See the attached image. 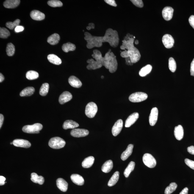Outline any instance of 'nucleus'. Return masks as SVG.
<instances>
[{
	"label": "nucleus",
	"mask_w": 194,
	"mask_h": 194,
	"mask_svg": "<svg viewBox=\"0 0 194 194\" xmlns=\"http://www.w3.org/2000/svg\"><path fill=\"white\" fill-rule=\"evenodd\" d=\"M49 86L48 84L45 83L42 84L40 89L39 93L42 96H45L48 93Z\"/></svg>",
	"instance_id": "58836bf2"
},
{
	"label": "nucleus",
	"mask_w": 194,
	"mask_h": 194,
	"mask_svg": "<svg viewBox=\"0 0 194 194\" xmlns=\"http://www.w3.org/2000/svg\"><path fill=\"white\" fill-rule=\"evenodd\" d=\"M162 42L166 48L170 49L173 47L174 43L173 37L169 34H165L162 38Z\"/></svg>",
	"instance_id": "9d476101"
},
{
	"label": "nucleus",
	"mask_w": 194,
	"mask_h": 194,
	"mask_svg": "<svg viewBox=\"0 0 194 194\" xmlns=\"http://www.w3.org/2000/svg\"><path fill=\"white\" fill-rule=\"evenodd\" d=\"M89 27L91 29H94L95 25L93 23H90L89 24Z\"/></svg>",
	"instance_id": "13d9d810"
},
{
	"label": "nucleus",
	"mask_w": 194,
	"mask_h": 194,
	"mask_svg": "<svg viewBox=\"0 0 194 194\" xmlns=\"http://www.w3.org/2000/svg\"><path fill=\"white\" fill-rule=\"evenodd\" d=\"M4 117L2 114L0 115V128H1L4 123Z\"/></svg>",
	"instance_id": "5fc2aeb1"
},
{
	"label": "nucleus",
	"mask_w": 194,
	"mask_h": 194,
	"mask_svg": "<svg viewBox=\"0 0 194 194\" xmlns=\"http://www.w3.org/2000/svg\"><path fill=\"white\" fill-rule=\"evenodd\" d=\"M101 78L102 79H103L104 78V77L103 76H102Z\"/></svg>",
	"instance_id": "052dcab7"
},
{
	"label": "nucleus",
	"mask_w": 194,
	"mask_h": 194,
	"mask_svg": "<svg viewBox=\"0 0 194 194\" xmlns=\"http://www.w3.org/2000/svg\"><path fill=\"white\" fill-rule=\"evenodd\" d=\"M148 98V95L146 93L143 92H136L133 93L129 96L130 101L133 103H139L145 101Z\"/></svg>",
	"instance_id": "6e6552de"
},
{
	"label": "nucleus",
	"mask_w": 194,
	"mask_h": 194,
	"mask_svg": "<svg viewBox=\"0 0 194 194\" xmlns=\"http://www.w3.org/2000/svg\"><path fill=\"white\" fill-rule=\"evenodd\" d=\"M68 82L72 86L75 88H80L82 86V83L81 81L75 76L70 77L68 79Z\"/></svg>",
	"instance_id": "aec40b11"
},
{
	"label": "nucleus",
	"mask_w": 194,
	"mask_h": 194,
	"mask_svg": "<svg viewBox=\"0 0 194 194\" xmlns=\"http://www.w3.org/2000/svg\"><path fill=\"white\" fill-rule=\"evenodd\" d=\"M152 70V66L151 65H148L142 68L139 72V75L143 77L149 74Z\"/></svg>",
	"instance_id": "72a5a7b5"
},
{
	"label": "nucleus",
	"mask_w": 194,
	"mask_h": 194,
	"mask_svg": "<svg viewBox=\"0 0 194 194\" xmlns=\"http://www.w3.org/2000/svg\"><path fill=\"white\" fill-rule=\"evenodd\" d=\"M95 158L93 156H90L86 158L82 162V166L85 168H90L94 162Z\"/></svg>",
	"instance_id": "cd10ccee"
},
{
	"label": "nucleus",
	"mask_w": 194,
	"mask_h": 194,
	"mask_svg": "<svg viewBox=\"0 0 194 194\" xmlns=\"http://www.w3.org/2000/svg\"><path fill=\"white\" fill-rule=\"evenodd\" d=\"M134 148V145L129 144L128 145L127 148L122 154L121 159L123 161H125L132 154Z\"/></svg>",
	"instance_id": "b1692460"
},
{
	"label": "nucleus",
	"mask_w": 194,
	"mask_h": 194,
	"mask_svg": "<svg viewBox=\"0 0 194 194\" xmlns=\"http://www.w3.org/2000/svg\"><path fill=\"white\" fill-rule=\"evenodd\" d=\"M20 0H7L4 3V6L6 8H14L20 4Z\"/></svg>",
	"instance_id": "4be33fe9"
},
{
	"label": "nucleus",
	"mask_w": 194,
	"mask_h": 194,
	"mask_svg": "<svg viewBox=\"0 0 194 194\" xmlns=\"http://www.w3.org/2000/svg\"><path fill=\"white\" fill-rule=\"evenodd\" d=\"M139 43L138 41V40H136L135 41V44H136L137 45Z\"/></svg>",
	"instance_id": "bf43d9fd"
},
{
	"label": "nucleus",
	"mask_w": 194,
	"mask_h": 194,
	"mask_svg": "<svg viewBox=\"0 0 194 194\" xmlns=\"http://www.w3.org/2000/svg\"><path fill=\"white\" fill-rule=\"evenodd\" d=\"M13 143L15 146L21 148H28L31 146V144L29 141L23 139H15L13 141Z\"/></svg>",
	"instance_id": "dca6fc26"
},
{
	"label": "nucleus",
	"mask_w": 194,
	"mask_h": 194,
	"mask_svg": "<svg viewBox=\"0 0 194 194\" xmlns=\"http://www.w3.org/2000/svg\"><path fill=\"white\" fill-rule=\"evenodd\" d=\"M188 189L187 187H186L183 189L179 194H188Z\"/></svg>",
	"instance_id": "6e6d98bb"
},
{
	"label": "nucleus",
	"mask_w": 194,
	"mask_h": 194,
	"mask_svg": "<svg viewBox=\"0 0 194 194\" xmlns=\"http://www.w3.org/2000/svg\"><path fill=\"white\" fill-rule=\"evenodd\" d=\"M30 16L33 20L36 21H41L44 19L45 15L39 11L34 10L31 12Z\"/></svg>",
	"instance_id": "a211bd4d"
},
{
	"label": "nucleus",
	"mask_w": 194,
	"mask_h": 194,
	"mask_svg": "<svg viewBox=\"0 0 194 194\" xmlns=\"http://www.w3.org/2000/svg\"><path fill=\"white\" fill-rule=\"evenodd\" d=\"M134 5L140 8L143 7V4L142 0H132L131 1Z\"/></svg>",
	"instance_id": "a18cd8bd"
},
{
	"label": "nucleus",
	"mask_w": 194,
	"mask_h": 194,
	"mask_svg": "<svg viewBox=\"0 0 194 194\" xmlns=\"http://www.w3.org/2000/svg\"><path fill=\"white\" fill-rule=\"evenodd\" d=\"M103 38L104 43L108 42L111 46L113 48H116L118 46L119 43L118 32L112 29H108L106 30Z\"/></svg>",
	"instance_id": "7ed1b4c3"
},
{
	"label": "nucleus",
	"mask_w": 194,
	"mask_h": 194,
	"mask_svg": "<svg viewBox=\"0 0 194 194\" xmlns=\"http://www.w3.org/2000/svg\"><path fill=\"white\" fill-rule=\"evenodd\" d=\"M98 112V106L95 103L90 102L86 106L85 115L89 118H93Z\"/></svg>",
	"instance_id": "0eeeda50"
},
{
	"label": "nucleus",
	"mask_w": 194,
	"mask_h": 194,
	"mask_svg": "<svg viewBox=\"0 0 194 194\" xmlns=\"http://www.w3.org/2000/svg\"><path fill=\"white\" fill-rule=\"evenodd\" d=\"M113 162L112 160L106 161L102 167L101 170L105 173H108L113 168Z\"/></svg>",
	"instance_id": "c85d7f7f"
},
{
	"label": "nucleus",
	"mask_w": 194,
	"mask_h": 194,
	"mask_svg": "<svg viewBox=\"0 0 194 194\" xmlns=\"http://www.w3.org/2000/svg\"><path fill=\"white\" fill-rule=\"evenodd\" d=\"M43 125L40 123L34 124L32 125H26L22 128L23 132L28 134H39L43 128Z\"/></svg>",
	"instance_id": "423d86ee"
},
{
	"label": "nucleus",
	"mask_w": 194,
	"mask_h": 194,
	"mask_svg": "<svg viewBox=\"0 0 194 194\" xmlns=\"http://www.w3.org/2000/svg\"><path fill=\"white\" fill-rule=\"evenodd\" d=\"M158 117V110L157 108L155 107L151 109L149 117V122L150 126H154L157 122Z\"/></svg>",
	"instance_id": "9b49d317"
},
{
	"label": "nucleus",
	"mask_w": 194,
	"mask_h": 194,
	"mask_svg": "<svg viewBox=\"0 0 194 194\" xmlns=\"http://www.w3.org/2000/svg\"><path fill=\"white\" fill-rule=\"evenodd\" d=\"M6 178L4 177L1 176H0V185H4L6 182L5 181H6Z\"/></svg>",
	"instance_id": "864d4df0"
},
{
	"label": "nucleus",
	"mask_w": 194,
	"mask_h": 194,
	"mask_svg": "<svg viewBox=\"0 0 194 194\" xmlns=\"http://www.w3.org/2000/svg\"><path fill=\"white\" fill-rule=\"evenodd\" d=\"M132 35L128 34L124 37L120 48L125 51L121 52L120 56L123 58L129 57L131 62L135 63L140 60L141 56L138 50L134 46V39Z\"/></svg>",
	"instance_id": "f257e3e1"
},
{
	"label": "nucleus",
	"mask_w": 194,
	"mask_h": 194,
	"mask_svg": "<svg viewBox=\"0 0 194 194\" xmlns=\"http://www.w3.org/2000/svg\"><path fill=\"white\" fill-rule=\"evenodd\" d=\"M185 162L186 165L190 168L194 170V161L190 160L188 159H185Z\"/></svg>",
	"instance_id": "49530a36"
},
{
	"label": "nucleus",
	"mask_w": 194,
	"mask_h": 194,
	"mask_svg": "<svg viewBox=\"0 0 194 194\" xmlns=\"http://www.w3.org/2000/svg\"><path fill=\"white\" fill-rule=\"evenodd\" d=\"M71 179L75 184L79 186L83 185L84 179L82 177L78 174H73L71 176Z\"/></svg>",
	"instance_id": "5701e85b"
},
{
	"label": "nucleus",
	"mask_w": 194,
	"mask_h": 194,
	"mask_svg": "<svg viewBox=\"0 0 194 194\" xmlns=\"http://www.w3.org/2000/svg\"><path fill=\"white\" fill-rule=\"evenodd\" d=\"M135 165V163L134 162L132 161L130 162L124 172V174L125 177L128 178L131 172L134 170Z\"/></svg>",
	"instance_id": "f704fd0d"
},
{
	"label": "nucleus",
	"mask_w": 194,
	"mask_h": 194,
	"mask_svg": "<svg viewBox=\"0 0 194 194\" xmlns=\"http://www.w3.org/2000/svg\"><path fill=\"white\" fill-rule=\"evenodd\" d=\"M10 35V33L7 29L4 27L0 28V37L3 39L7 38Z\"/></svg>",
	"instance_id": "37998d69"
},
{
	"label": "nucleus",
	"mask_w": 194,
	"mask_h": 194,
	"mask_svg": "<svg viewBox=\"0 0 194 194\" xmlns=\"http://www.w3.org/2000/svg\"><path fill=\"white\" fill-rule=\"evenodd\" d=\"M174 134L175 137L178 140H181L183 138L184 136V129L181 125H178L175 127Z\"/></svg>",
	"instance_id": "412c9836"
},
{
	"label": "nucleus",
	"mask_w": 194,
	"mask_h": 194,
	"mask_svg": "<svg viewBox=\"0 0 194 194\" xmlns=\"http://www.w3.org/2000/svg\"><path fill=\"white\" fill-rule=\"evenodd\" d=\"M35 91V89L33 87H26L21 92L20 96L21 97L30 96L33 94Z\"/></svg>",
	"instance_id": "2f4dec72"
},
{
	"label": "nucleus",
	"mask_w": 194,
	"mask_h": 194,
	"mask_svg": "<svg viewBox=\"0 0 194 194\" xmlns=\"http://www.w3.org/2000/svg\"><path fill=\"white\" fill-rule=\"evenodd\" d=\"M4 75L1 73L0 74V82H2L4 80Z\"/></svg>",
	"instance_id": "4d7b16f0"
},
{
	"label": "nucleus",
	"mask_w": 194,
	"mask_h": 194,
	"mask_svg": "<svg viewBox=\"0 0 194 194\" xmlns=\"http://www.w3.org/2000/svg\"><path fill=\"white\" fill-rule=\"evenodd\" d=\"M76 48V47L75 45L70 42L65 44L62 46L63 51L65 53H68L70 51H74Z\"/></svg>",
	"instance_id": "c9c22d12"
},
{
	"label": "nucleus",
	"mask_w": 194,
	"mask_h": 194,
	"mask_svg": "<svg viewBox=\"0 0 194 194\" xmlns=\"http://www.w3.org/2000/svg\"><path fill=\"white\" fill-rule=\"evenodd\" d=\"M105 1L110 6H114V7H117V4H116L115 1L114 0H106V1Z\"/></svg>",
	"instance_id": "de8ad7c7"
},
{
	"label": "nucleus",
	"mask_w": 194,
	"mask_h": 194,
	"mask_svg": "<svg viewBox=\"0 0 194 194\" xmlns=\"http://www.w3.org/2000/svg\"><path fill=\"white\" fill-rule=\"evenodd\" d=\"M123 127V122L122 119H119L116 122L112 129V133L114 136H116L120 134Z\"/></svg>",
	"instance_id": "ddd939ff"
},
{
	"label": "nucleus",
	"mask_w": 194,
	"mask_h": 194,
	"mask_svg": "<svg viewBox=\"0 0 194 194\" xmlns=\"http://www.w3.org/2000/svg\"><path fill=\"white\" fill-rule=\"evenodd\" d=\"M119 177V172L117 171L114 174L108 183V186L112 187L115 185L118 181Z\"/></svg>",
	"instance_id": "473e14b6"
},
{
	"label": "nucleus",
	"mask_w": 194,
	"mask_h": 194,
	"mask_svg": "<svg viewBox=\"0 0 194 194\" xmlns=\"http://www.w3.org/2000/svg\"><path fill=\"white\" fill-rule=\"evenodd\" d=\"M142 159L144 164L148 168H152L155 167L156 160L152 155L146 153L143 155Z\"/></svg>",
	"instance_id": "1a4fd4ad"
},
{
	"label": "nucleus",
	"mask_w": 194,
	"mask_h": 194,
	"mask_svg": "<svg viewBox=\"0 0 194 194\" xmlns=\"http://www.w3.org/2000/svg\"><path fill=\"white\" fill-rule=\"evenodd\" d=\"M31 179L32 182L40 185L43 184L44 182V179L43 176H39L35 173L31 174Z\"/></svg>",
	"instance_id": "bb28decb"
},
{
	"label": "nucleus",
	"mask_w": 194,
	"mask_h": 194,
	"mask_svg": "<svg viewBox=\"0 0 194 194\" xmlns=\"http://www.w3.org/2000/svg\"><path fill=\"white\" fill-rule=\"evenodd\" d=\"M139 115L138 112H134L128 117L125 122V127H129L138 119Z\"/></svg>",
	"instance_id": "4468645a"
},
{
	"label": "nucleus",
	"mask_w": 194,
	"mask_h": 194,
	"mask_svg": "<svg viewBox=\"0 0 194 194\" xmlns=\"http://www.w3.org/2000/svg\"><path fill=\"white\" fill-rule=\"evenodd\" d=\"M47 58L49 61L54 65H59L62 63V60L56 55L53 54L49 55Z\"/></svg>",
	"instance_id": "c756f323"
},
{
	"label": "nucleus",
	"mask_w": 194,
	"mask_h": 194,
	"mask_svg": "<svg viewBox=\"0 0 194 194\" xmlns=\"http://www.w3.org/2000/svg\"><path fill=\"white\" fill-rule=\"evenodd\" d=\"M190 72V75L194 76V58L191 63Z\"/></svg>",
	"instance_id": "09e8293b"
},
{
	"label": "nucleus",
	"mask_w": 194,
	"mask_h": 194,
	"mask_svg": "<svg viewBox=\"0 0 194 194\" xmlns=\"http://www.w3.org/2000/svg\"><path fill=\"white\" fill-rule=\"evenodd\" d=\"M60 39V36L59 35V34L55 33L50 36L48 37L47 42L50 44L55 45L58 43Z\"/></svg>",
	"instance_id": "7c9ffc66"
},
{
	"label": "nucleus",
	"mask_w": 194,
	"mask_h": 194,
	"mask_svg": "<svg viewBox=\"0 0 194 194\" xmlns=\"http://www.w3.org/2000/svg\"><path fill=\"white\" fill-rule=\"evenodd\" d=\"M57 185L58 188L62 192H66L68 188V183L62 178H59L57 180Z\"/></svg>",
	"instance_id": "6ab92c4d"
},
{
	"label": "nucleus",
	"mask_w": 194,
	"mask_h": 194,
	"mask_svg": "<svg viewBox=\"0 0 194 194\" xmlns=\"http://www.w3.org/2000/svg\"><path fill=\"white\" fill-rule=\"evenodd\" d=\"M79 124L73 120H67L64 123L63 128L64 129H73L79 127Z\"/></svg>",
	"instance_id": "a878e982"
},
{
	"label": "nucleus",
	"mask_w": 194,
	"mask_h": 194,
	"mask_svg": "<svg viewBox=\"0 0 194 194\" xmlns=\"http://www.w3.org/2000/svg\"><path fill=\"white\" fill-rule=\"evenodd\" d=\"M177 187V185L176 183H172L169 186L166 188L165 190V194H171L176 190Z\"/></svg>",
	"instance_id": "4c0bfd02"
},
{
	"label": "nucleus",
	"mask_w": 194,
	"mask_h": 194,
	"mask_svg": "<svg viewBox=\"0 0 194 194\" xmlns=\"http://www.w3.org/2000/svg\"><path fill=\"white\" fill-rule=\"evenodd\" d=\"M39 74L37 72L34 71H29L27 72L26 77L29 80H34L39 77Z\"/></svg>",
	"instance_id": "e433bc0d"
},
{
	"label": "nucleus",
	"mask_w": 194,
	"mask_h": 194,
	"mask_svg": "<svg viewBox=\"0 0 194 194\" xmlns=\"http://www.w3.org/2000/svg\"><path fill=\"white\" fill-rule=\"evenodd\" d=\"M48 4L51 7H61L63 6L62 3L58 0H51L48 1Z\"/></svg>",
	"instance_id": "c03bdc74"
},
{
	"label": "nucleus",
	"mask_w": 194,
	"mask_h": 194,
	"mask_svg": "<svg viewBox=\"0 0 194 194\" xmlns=\"http://www.w3.org/2000/svg\"><path fill=\"white\" fill-rule=\"evenodd\" d=\"M84 39L87 42V47L88 49L93 48L94 47H100L102 46L103 38L102 37H96L92 36L88 32L84 33Z\"/></svg>",
	"instance_id": "20e7f679"
},
{
	"label": "nucleus",
	"mask_w": 194,
	"mask_h": 194,
	"mask_svg": "<svg viewBox=\"0 0 194 194\" xmlns=\"http://www.w3.org/2000/svg\"><path fill=\"white\" fill-rule=\"evenodd\" d=\"M169 68L172 72H174L176 68V61L173 58L170 57L169 60Z\"/></svg>",
	"instance_id": "a19ab883"
},
{
	"label": "nucleus",
	"mask_w": 194,
	"mask_h": 194,
	"mask_svg": "<svg viewBox=\"0 0 194 194\" xmlns=\"http://www.w3.org/2000/svg\"><path fill=\"white\" fill-rule=\"evenodd\" d=\"M87 62L88 63L87 68L89 70H96L102 67L98 62L94 60L93 59H88Z\"/></svg>",
	"instance_id": "393cba45"
},
{
	"label": "nucleus",
	"mask_w": 194,
	"mask_h": 194,
	"mask_svg": "<svg viewBox=\"0 0 194 194\" xmlns=\"http://www.w3.org/2000/svg\"><path fill=\"white\" fill-rule=\"evenodd\" d=\"M189 22L190 26L194 29V15H191L189 19Z\"/></svg>",
	"instance_id": "8fccbe9b"
},
{
	"label": "nucleus",
	"mask_w": 194,
	"mask_h": 194,
	"mask_svg": "<svg viewBox=\"0 0 194 194\" xmlns=\"http://www.w3.org/2000/svg\"><path fill=\"white\" fill-rule=\"evenodd\" d=\"M15 46L11 43H9L7 45L6 48V52L8 56H12L15 54Z\"/></svg>",
	"instance_id": "ea45409f"
},
{
	"label": "nucleus",
	"mask_w": 194,
	"mask_h": 194,
	"mask_svg": "<svg viewBox=\"0 0 194 194\" xmlns=\"http://www.w3.org/2000/svg\"><path fill=\"white\" fill-rule=\"evenodd\" d=\"M72 98V95L69 92H64L59 96V103L61 104H63L67 102L71 101Z\"/></svg>",
	"instance_id": "f3484780"
},
{
	"label": "nucleus",
	"mask_w": 194,
	"mask_h": 194,
	"mask_svg": "<svg viewBox=\"0 0 194 194\" xmlns=\"http://www.w3.org/2000/svg\"><path fill=\"white\" fill-rule=\"evenodd\" d=\"M174 9L170 7H166L162 11V15L163 18L167 21L171 20L173 18Z\"/></svg>",
	"instance_id": "2eb2a0df"
},
{
	"label": "nucleus",
	"mask_w": 194,
	"mask_h": 194,
	"mask_svg": "<svg viewBox=\"0 0 194 194\" xmlns=\"http://www.w3.org/2000/svg\"><path fill=\"white\" fill-rule=\"evenodd\" d=\"M24 28L22 26H18L15 27V31L16 32H19L23 31L24 30Z\"/></svg>",
	"instance_id": "603ef678"
},
{
	"label": "nucleus",
	"mask_w": 194,
	"mask_h": 194,
	"mask_svg": "<svg viewBox=\"0 0 194 194\" xmlns=\"http://www.w3.org/2000/svg\"><path fill=\"white\" fill-rule=\"evenodd\" d=\"M89 131L87 129H74L71 131V134L75 137H85L88 135Z\"/></svg>",
	"instance_id": "f8f14e48"
},
{
	"label": "nucleus",
	"mask_w": 194,
	"mask_h": 194,
	"mask_svg": "<svg viewBox=\"0 0 194 194\" xmlns=\"http://www.w3.org/2000/svg\"><path fill=\"white\" fill-rule=\"evenodd\" d=\"M187 151L190 154L194 155V146H191L187 148Z\"/></svg>",
	"instance_id": "3c124183"
},
{
	"label": "nucleus",
	"mask_w": 194,
	"mask_h": 194,
	"mask_svg": "<svg viewBox=\"0 0 194 194\" xmlns=\"http://www.w3.org/2000/svg\"><path fill=\"white\" fill-rule=\"evenodd\" d=\"M95 60L99 63L102 66H104L108 69L111 73L115 72L117 71L118 63L116 57L113 53L111 52L110 49L106 53L104 57L102 56L100 58Z\"/></svg>",
	"instance_id": "f03ea898"
},
{
	"label": "nucleus",
	"mask_w": 194,
	"mask_h": 194,
	"mask_svg": "<svg viewBox=\"0 0 194 194\" xmlns=\"http://www.w3.org/2000/svg\"><path fill=\"white\" fill-rule=\"evenodd\" d=\"M20 22V20L19 19H17L14 21L13 22H8L6 23V26L7 27L9 28L10 30H13L15 29V27L19 26Z\"/></svg>",
	"instance_id": "79ce46f5"
},
{
	"label": "nucleus",
	"mask_w": 194,
	"mask_h": 194,
	"mask_svg": "<svg viewBox=\"0 0 194 194\" xmlns=\"http://www.w3.org/2000/svg\"><path fill=\"white\" fill-rule=\"evenodd\" d=\"M65 145V141L59 137H54L50 139L49 145L53 149H60L63 148Z\"/></svg>",
	"instance_id": "39448f33"
}]
</instances>
